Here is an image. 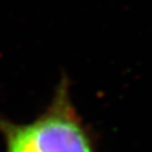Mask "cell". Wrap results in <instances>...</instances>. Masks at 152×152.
Wrapping results in <instances>:
<instances>
[{"mask_svg": "<svg viewBox=\"0 0 152 152\" xmlns=\"http://www.w3.org/2000/svg\"><path fill=\"white\" fill-rule=\"evenodd\" d=\"M0 132L5 138V152H97L92 133L72 103L66 77L36 120L16 125L0 118Z\"/></svg>", "mask_w": 152, "mask_h": 152, "instance_id": "1", "label": "cell"}]
</instances>
